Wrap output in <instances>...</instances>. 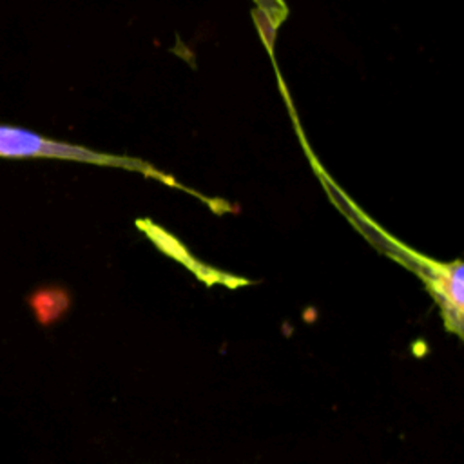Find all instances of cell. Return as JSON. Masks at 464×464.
Wrapping results in <instances>:
<instances>
[{
  "mask_svg": "<svg viewBox=\"0 0 464 464\" xmlns=\"http://www.w3.org/2000/svg\"><path fill=\"white\" fill-rule=\"evenodd\" d=\"M0 156L4 158H54V160H72V161H85L96 165H109V167H121L130 170H140L143 174L167 179V183H174L170 178L150 169V165L123 158V156H111L98 150H91L80 145L62 143L49 138H44L36 132L16 129L9 125H0Z\"/></svg>",
  "mask_w": 464,
  "mask_h": 464,
  "instance_id": "obj_1",
  "label": "cell"
},
{
  "mask_svg": "<svg viewBox=\"0 0 464 464\" xmlns=\"http://www.w3.org/2000/svg\"><path fill=\"white\" fill-rule=\"evenodd\" d=\"M392 256L397 257L402 265L413 270L426 290L439 306L444 328L457 335L464 337V265L462 261L440 263L419 256L411 250H392Z\"/></svg>",
  "mask_w": 464,
  "mask_h": 464,
  "instance_id": "obj_2",
  "label": "cell"
},
{
  "mask_svg": "<svg viewBox=\"0 0 464 464\" xmlns=\"http://www.w3.org/2000/svg\"><path fill=\"white\" fill-rule=\"evenodd\" d=\"M257 9L261 11V16H263V33H265V38L268 42V45L272 44L274 40V33L277 29V25L286 18V5L283 4V0H254Z\"/></svg>",
  "mask_w": 464,
  "mask_h": 464,
  "instance_id": "obj_3",
  "label": "cell"
}]
</instances>
